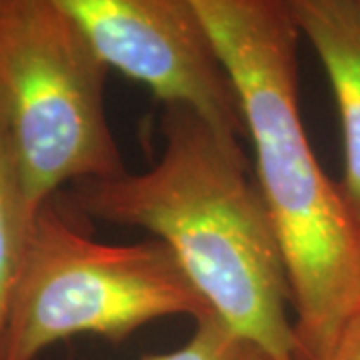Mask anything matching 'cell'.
I'll return each mask as SVG.
<instances>
[{
	"instance_id": "6da1fadb",
	"label": "cell",
	"mask_w": 360,
	"mask_h": 360,
	"mask_svg": "<svg viewBox=\"0 0 360 360\" xmlns=\"http://www.w3.org/2000/svg\"><path fill=\"white\" fill-rule=\"evenodd\" d=\"M162 153L142 172L80 182L86 217L160 240L208 309L270 360H298L284 252L240 139L167 104Z\"/></svg>"
},
{
	"instance_id": "7a4b0ae2",
	"label": "cell",
	"mask_w": 360,
	"mask_h": 360,
	"mask_svg": "<svg viewBox=\"0 0 360 360\" xmlns=\"http://www.w3.org/2000/svg\"><path fill=\"white\" fill-rule=\"evenodd\" d=\"M231 82L283 246L298 360H322L360 307V231L322 170L298 101L300 32L286 0H186Z\"/></svg>"
},
{
	"instance_id": "3957f363",
	"label": "cell",
	"mask_w": 360,
	"mask_h": 360,
	"mask_svg": "<svg viewBox=\"0 0 360 360\" xmlns=\"http://www.w3.org/2000/svg\"><path fill=\"white\" fill-rule=\"evenodd\" d=\"M212 312L160 240L104 245L40 206L14 283L2 360H37L77 335L124 340L168 316Z\"/></svg>"
},
{
	"instance_id": "277c9868",
	"label": "cell",
	"mask_w": 360,
	"mask_h": 360,
	"mask_svg": "<svg viewBox=\"0 0 360 360\" xmlns=\"http://www.w3.org/2000/svg\"><path fill=\"white\" fill-rule=\"evenodd\" d=\"M108 68L51 0L0 6V98L32 205L127 168L104 108Z\"/></svg>"
},
{
	"instance_id": "5b68a950",
	"label": "cell",
	"mask_w": 360,
	"mask_h": 360,
	"mask_svg": "<svg viewBox=\"0 0 360 360\" xmlns=\"http://www.w3.org/2000/svg\"><path fill=\"white\" fill-rule=\"evenodd\" d=\"M110 70L158 101L186 106L245 136L238 104L205 26L186 0H51Z\"/></svg>"
},
{
	"instance_id": "8992f818",
	"label": "cell",
	"mask_w": 360,
	"mask_h": 360,
	"mask_svg": "<svg viewBox=\"0 0 360 360\" xmlns=\"http://www.w3.org/2000/svg\"><path fill=\"white\" fill-rule=\"evenodd\" d=\"M335 94L345 170L338 182L360 231V0H286Z\"/></svg>"
},
{
	"instance_id": "52a82bcc",
	"label": "cell",
	"mask_w": 360,
	"mask_h": 360,
	"mask_svg": "<svg viewBox=\"0 0 360 360\" xmlns=\"http://www.w3.org/2000/svg\"><path fill=\"white\" fill-rule=\"evenodd\" d=\"M39 210L26 191L4 104L0 98V360L4 350L11 295Z\"/></svg>"
},
{
	"instance_id": "ba28073f",
	"label": "cell",
	"mask_w": 360,
	"mask_h": 360,
	"mask_svg": "<svg viewBox=\"0 0 360 360\" xmlns=\"http://www.w3.org/2000/svg\"><path fill=\"white\" fill-rule=\"evenodd\" d=\"M144 360H270L264 350L236 335L220 321L217 314H210L202 321H196L193 336L176 350L165 354H153Z\"/></svg>"
},
{
	"instance_id": "9c48e42d",
	"label": "cell",
	"mask_w": 360,
	"mask_h": 360,
	"mask_svg": "<svg viewBox=\"0 0 360 360\" xmlns=\"http://www.w3.org/2000/svg\"><path fill=\"white\" fill-rule=\"evenodd\" d=\"M322 360H360V307L342 326Z\"/></svg>"
},
{
	"instance_id": "30bf717a",
	"label": "cell",
	"mask_w": 360,
	"mask_h": 360,
	"mask_svg": "<svg viewBox=\"0 0 360 360\" xmlns=\"http://www.w3.org/2000/svg\"><path fill=\"white\" fill-rule=\"evenodd\" d=\"M2 2H4V0H0V6H2Z\"/></svg>"
}]
</instances>
